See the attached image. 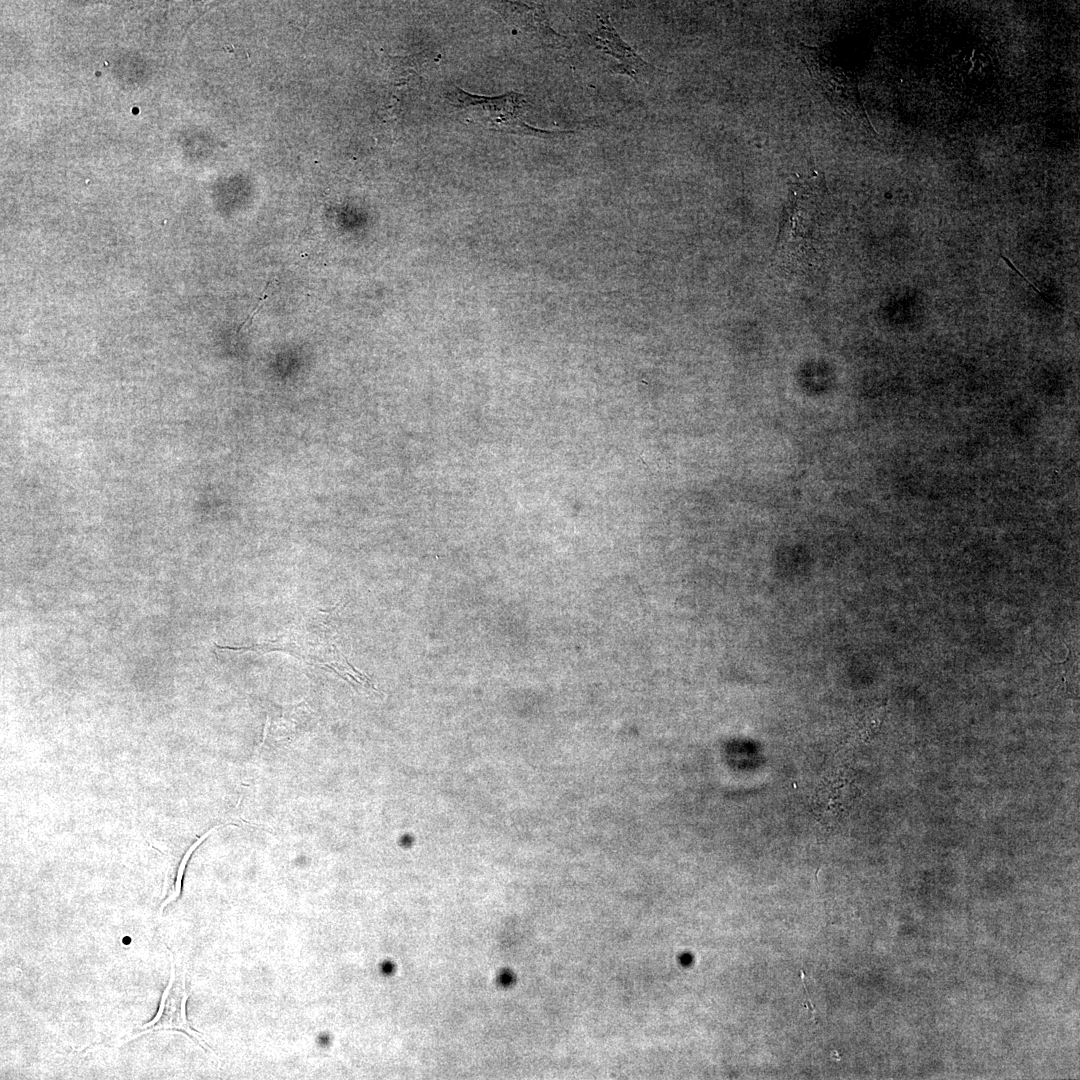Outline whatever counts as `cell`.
Listing matches in <instances>:
<instances>
[{
    "label": "cell",
    "instance_id": "6da1fadb",
    "mask_svg": "<svg viewBox=\"0 0 1080 1080\" xmlns=\"http://www.w3.org/2000/svg\"><path fill=\"white\" fill-rule=\"evenodd\" d=\"M828 190L821 172L792 183L783 208L774 254L785 265L811 266L825 225Z\"/></svg>",
    "mask_w": 1080,
    "mask_h": 1080
},
{
    "label": "cell",
    "instance_id": "7a4b0ae2",
    "mask_svg": "<svg viewBox=\"0 0 1080 1080\" xmlns=\"http://www.w3.org/2000/svg\"><path fill=\"white\" fill-rule=\"evenodd\" d=\"M447 98L464 120L480 124L490 130L541 137L557 135V133L540 130L526 124L523 118L528 103L521 94L511 92L498 97H484L469 94L455 87L447 93Z\"/></svg>",
    "mask_w": 1080,
    "mask_h": 1080
},
{
    "label": "cell",
    "instance_id": "3957f363",
    "mask_svg": "<svg viewBox=\"0 0 1080 1080\" xmlns=\"http://www.w3.org/2000/svg\"><path fill=\"white\" fill-rule=\"evenodd\" d=\"M799 54L813 81L831 106L841 114H867L856 81L836 60L826 46H799Z\"/></svg>",
    "mask_w": 1080,
    "mask_h": 1080
},
{
    "label": "cell",
    "instance_id": "277c9868",
    "mask_svg": "<svg viewBox=\"0 0 1080 1080\" xmlns=\"http://www.w3.org/2000/svg\"><path fill=\"white\" fill-rule=\"evenodd\" d=\"M170 955V978L168 985L162 994L156 1015L151 1021L145 1023L138 1028H135L134 1032L127 1034L124 1042L131 1041L135 1038L153 1032L173 1030L183 1032L194 1043L198 1044L203 1049L212 1051L205 1042L203 1035L198 1031L194 1030L189 1023L186 1012V1005L189 998V993L187 989L185 973L181 970H176L171 952Z\"/></svg>",
    "mask_w": 1080,
    "mask_h": 1080
},
{
    "label": "cell",
    "instance_id": "5b68a950",
    "mask_svg": "<svg viewBox=\"0 0 1080 1080\" xmlns=\"http://www.w3.org/2000/svg\"><path fill=\"white\" fill-rule=\"evenodd\" d=\"M598 24V29L591 38L599 50L605 51L619 61L612 71L629 75L636 81L645 78L651 71L650 65L620 39L608 18L599 17Z\"/></svg>",
    "mask_w": 1080,
    "mask_h": 1080
},
{
    "label": "cell",
    "instance_id": "8992f818",
    "mask_svg": "<svg viewBox=\"0 0 1080 1080\" xmlns=\"http://www.w3.org/2000/svg\"><path fill=\"white\" fill-rule=\"evenodd\" d=\"M852 795L849 780L843 774L832 773L816 787L812 810L823 823L834 824L847 811Z\"/></svg>",
    "mask_w": 1080,
    "mask_h": 1080
},
{
    "label": "cell",
    "instance_id": "52a82bcc",
    "mask_svg": "<svg viewBox=\"0 0 1080 1080\" xmlns=\"http://www.w3.org/2000/svg\"><path fill=\"white\" fill-rule=\"evenodd\" d=\"M488 5L496 10L510 25L512 24L526 33L535 34L545 44L559 47L566 41L564 37H560L549 27L541 6H529L518 2H489Z\"/></svg>",
    "mask_w": 1080,
    "mask_h": 1080
},
{
    "label": "cell",
    "instance_id": "ba28073f",
    "mask_svg": "<svg viewBox=\"0 0 1080 1080\" xmlns=\"http://www.w3.org/2000/svg\"><path fill=\"white\" fill-rule=\"evenodd\" d=\"M217 647L222 648V649L233 650V651H236V652L252 651V652H256L259 655H262V654L268 653V652H272V651H283V652H287V653L291 654L292 656H294L295 658H298L300 660L301 659H303V660L306 659V656H305V654L303 652V649L297 644V642L294 640L293 637H289L288 635H282V636L276 638L274 641L263 642V643L255 644V645H252V646H244V647H220V646H217Z\"/></svg>",
    "mask_w": 1080,
    "mask_h": 1080
},
{
    "label": "cell",
    "instance_id": "9c48e42d",
    "mask_svg": "<svg viewBox=\"0 0 1080 1080\" xmlns=\"http://www.w3.org/2000/svg\"><path fill=\"white\" fill-rule=\"evenodd\" d=\"M209 833H210V832H208V833H206V834H205L204 836H202V837H201V838H200V839H199V840H198V841H197V842H196V843H195V844H194V845H193V846H192V847H191V848L189 849V851L187 852V854H186V855L184 856V858H183V860H182V862H181V865H180V867H179L178 873H177V878H176V883H175V890H174L173 894H172L171 896H169V897H168V898H167V899H166V900H165V901H164V902L162 903V905H161V908H160L161 912L163 911L164 907H165V906H166L167 904H169V903H171L172 901L176 900V898H177V897H178V896L180 895V891H181V881H182V877H183V872H184V869H185L186 863H187V861H188V858H189V856L191 855V853L193 852V850H194V849H195V848H196V847H197V846H198V845L200 844V842H201V841H202L203 839H205V838H206V837H207V836L209 835Z\"/></svg>",
    "mask_w": 1080,
    "mask_h": 1080
},
{
    "label": "cell",
    "instance_id": "30bf717a",
    "mask_svg": "<svg viewBox=\"0 0 1080 1080\" xmlns=\"http://www.w3.org/2000/svg\"><path fill=\"white\" fill-rule=\"evenodd\" d=\"M800 975H801L802 983H803V985H804V989H805V992H806V996H807V997H806V998H807V1000H806V1001L804 1002V1006H805V1007H807V1008H808V1009H809V1010H810V1011L812 1012V1014H813V1019H815V1015H814V1014H815V1012H814V1008H813V1006H812V1004H811V1001H810V999H809V994H808V990H807V988H806V985H805V983H804V981H803L804 973H803V971H802V970H801V973H800Z\"/></svg>",
    "mask_w": 1080,
    "mask_h": 1080
}]
</instances>
